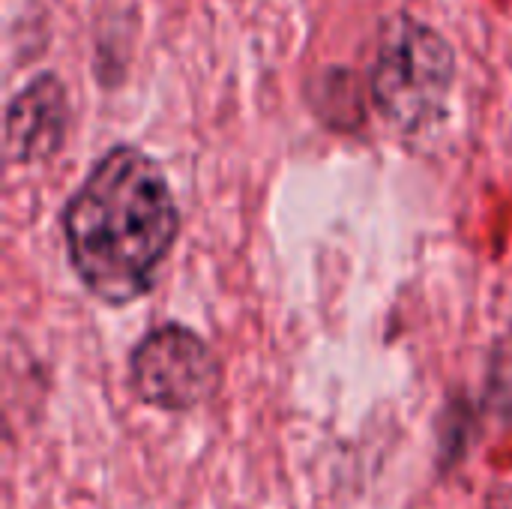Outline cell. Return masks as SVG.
<instances>
[{"label": "cell", "mask_w": 512, "mask_h": 509, "mask_svg": "<svg viewBox=\"0 0 512 509\" xmlns=\"http://www.w3.org/2000/svg\"><path fill=\"white\" fill-rule=\"evenodd\" d=\"M60 225L84 291L120 309L153 291L180 237V207L150 153L114 144L66 201Z\"/></svg>", "instance_id": "cell-1"}, {"label": "cell", "mask_w": 512, "mask_h": 509, "mask_svg": "<svg viewBox=\"0 0 512 509\" xmlns=\"http://www.w3.org/2000/svg\"><path fill=\"white\" fill-rule=\"evenodd\" d=\"M456 87V51L441 30L399 12L381 27L369 72L375 111L399 132L417 135L441 123Z\"/></svg>", "instance_id": "cell-2"}, {"label": "cell", "mask_w": 512, "mask_h": 509, "mask_svg": "<svg viewBox=\"0 0 512 509\" xmlns=\"http://www.w3.org/2000/svg\"><path fill=\"white\" fill-rule=\"evenodd\" d=\"M129 387L153 411L189 414L216 399L222 363L201 333L168 321L135 342L129 354Z\"/></svg>", "instance_id": "cell-3"}, {"label": "cell", "mask_w": 512, "mask_h": 509, "mask_svg": "<svg viewBox=\"0 0 512 509\" xmlns=\"http://www.w3.org/2000/svg\"><path fill=\"white\" fill-rule=\"evenodd\" d=\"M69 135V93L60 75H33L6 105L3 147L12 165H39L54 159Z\"/></svg>", "instance_id": "cell-4"}, {"label": "cell", "mask_w": 512, "mask_h": 509, "mask_svg": "<svg viewBox=\"0 0 512 509\" xmlns=\"http://www.w3.org/2000/svg\"><path fill=\"white\" fill-rule=\"evenodd\" d=\"M483 509H512V480L489 486L483 498Z\"/></svg>", "instance_id": "cell-5"}]
</instances>
